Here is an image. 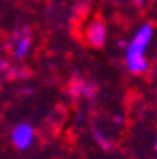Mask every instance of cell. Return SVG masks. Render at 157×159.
<instances>
[{
    "instance_id": "obj_1",
    "label": "cell",
    "mask_w": 157,
    "mask_h": 159,
    "mask_svg": "<svg viewBox=\"0 0 157 159\" xmlns=\"http://www.w3.org/2000/svg\"><path fill=\"white\" fill-rule=\"evenodd\" d=\"M154 26L150 23H143L133 38L130 40V43L126 45L124 50V62L128 71L133 75H141L149 69V59H147V50L149 45L154 38Z\"/></svg>"
},
{
    "instance_id": "obj_2",
    "label": "cell",
    "mask_w": 157,
    "mask_h": 159,
    "mask_svg": "<svg viewBox=\"0 0 157 159\" xmlns=\"http://www.w3.org/2000/svg\"><path fill=\"white\" fill-rule=\"evenodd\" d=\"M85 40L93 48L104 47L105 40H107V28H105V24H104V21H100V19L90 21L87 30H85Z\"/></svg>"
},
{
    "instance_id": "obj_3",
    "label": "cell",
    "mask_w": 157,
    "mask_h": 159,
    "mask_svg": "<svg viewBox=\"0 0 157 159\" xmlns=\"http://www.w3.org/2000/svg\"><path fill=\"white\" fill-rule=\"evenodd\" d=\"M33 139H35V130H33V126L29 123H24V121L23 123H17L11 131L12 143L17 149H21V151L29 147L33 143Z\"/></svg>"
},
{
    "instance_id": "obj_4",
    "label": "cell",
    "mask_w": 157,
    "mask_h": 159,
    "mask_svg": "<svg viewBox=\"0 0 157 159\" xmlns=\"http://www.w3.org/2000/svg\"><path fill=\"white\" fill-rule=\"evenodd\" d=\"M29 45H31V38L28 35H21L19 38L16 40V43H14V56H16L17 59L26 57V54L29 52Z\"/></svg>"
},
{
    "instance_id": "obj_5",
    "label": "cell",
    "mask_w": 157,
    "mask_h": 159,
    "mask_svg": "<svg viewBox=\"0 0 157 159\" xmlns=\"http://www.w3.org/2000/svg\"><path fill=\"white\" fill-rule=\"evenodd\" d=\"M74 88H76L74 92L81 97H92L95 93V87L90 85L88 81H78V83L74 85Z\"/></svg>"
},
{
    "instance_id": "obj_6",
    "label": "cell",
    "mask_w": 157,
    "mask_h": 159,
    "mask_svg": "<svg viewBox=\"0 0 157 159\" xmlns=\"http://www.w3.org/2000/svg\"><path fill=\"white\" fill-rule=\"evenodd\" d=\"M93 135H95V140L98 142V145H100L102 149H110V142L105 139V137H104V133H102V131L95 130V131H93Z\"/></svg>"
},
{
    "instance_id": "obj_7",
    "label": "cell",
    "mask_w": 157,
    "mask_h": 159,
    "mask_svg": "<svg viewBox=\"0 0 157 159\" xmlns=\"http://www.w3.org/2000/svg\"><path fill=\"white\" fill-rule=\"evenodd\" d=\"M135 4H140V2H143V0H133Z\"/></svg>"
},
{
    "instance_id": "obj_8",
    "label": "cell",
    "mask_w": 157,
    "mask_h": 159,
    "mask_svg": "<svg viewBox=\"0 0 157 159\" xmlns=\"http://www.w3.org/2000/svg\"><path fill=\"white\" fill-rule=\"evenodd\" d=\"M155 154H157V140H155Z\"/></svg>"
}]
</instances>
